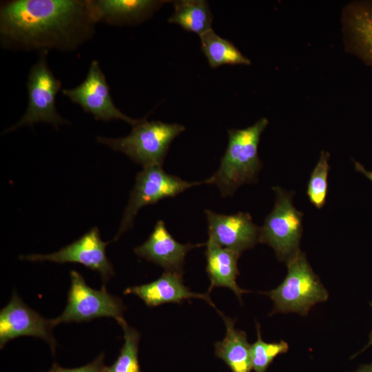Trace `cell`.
Segmentation results:
<instances>
[{
  "label": "cell",
  "instance_id": "6da1fadb",
  "mask_svg": "<svg viewBox=\"0 0 372 372\" xmlns=\"http://www.w3.org/2000/svg\"><path fill=\"white\" fill-rule=\"evenodd\" d=\"M87 0H11L1 3L0 43L8 50L72 52L94 34Z\"/></svg>",
  "mask_w": 372,
  "mask_h": 372
},
{
  "label": "cell",
  "instance_id": "7a4b0ae2",
  "mask_svg": "<svg viewBox=\"0 0 372 372\" xmlns=\"http://www.w3.org/2000/svg\"><path fill=\"white\" fill-rule=\"evenodd\" d=\"M269 124L261 118L244 129L228 130V144L217 171L205 180L216 185L222 196H231L241 185L256 182L262 166L258 155L261 135Z\"/></svg>",
  "mask_w": 372,
  "mask_h": 372
},
{
  "label": "cell",
  "instance_id": "3957f363",
  "mask_svg": "<svg viewBox=\"0 0 372 372\" xmlns=\"http://www.w3.org/2000/svg\"><path fill=\"white\" fill-rule=\"evenodd\" d=\"M185 130L180 124L141 118L127 136L117 138L98 136L96 141L125 154L143 167L162 166L171 143Z\"/></svg>",
  "mask_w": 372,
  "mask_h": 372
},
{
  "label": "cell",
  "instance_id": "277c9868",
  "mask_svg": "<svg viewBox=\"0 0 372 372\" xmlns=\"http://www.w3.org/2000/svg\"><path fill=\"white\" fill-rule=\"evenodd\" d=\"M287 266L288 272L282 282L263 293L273 302L271 315L292 312L306 316L316 304L326 301L329 293L302 251L289 260Z\"/></svg>",
  "mask_w": 372,
  "mask_h": 372
},
{
  "label": "cell",
  "instance_id": "5b68a950",
  "mask_svg": "<svg viewBox=\"0 0 372 372\" xmlns=\"http://www.w3.org/2000/svg\"><path fill=\"white\" fill-rule=\"evenodd\" d=\"M47 54V52H39L37 62L30 69L27 81L28 103L23 116L5 130L3 134L40 122L49 123L57 130L61 125L70 123L56 107V96L62 84L50 70Z\"/></svg>",
  "mask_w": 372,
  "mask_h": 372
},
{
  "label": "cell",
  "instance_id": "8992f818",
  "mask_svg": "<svg viewBox=\"0 0 372 372\" xmlns=\"http://www.w3.org/2000/svg\"><path fill=\"white\" fill-rule=\"evenodd\" d=\"M276 202L260 227L259 242L271 247L280 261L286 263L299 251L302 234V212L293 205V193L273 187Z\"/></svg>",
  "mask_w": 372,
  "mask_h": 372
},
{
  "label": "cell",
  "instance_id": "52a82bcc",
  "mask_svg": "<svg viewBox=\"0 0 372 372\" xmlns=\"http://www.w3.org/2000/svg\"><path fill=\"white\" fill-rule=\"evenodd\" d=\"M201 184H205L204 180L189 182L167 174L161 165L143 167L136 174L134 186L114 240H117L132 227L138 211L145 206L155 204L164 198L175 197L186 189Z\"/></svg>",
  "mask_w": 372,
  "mask_h": 372
},
{
  "label": "cell",
  "instance_id": "ba28073f",
  "mask_svg": "<svg viewBox=\"0 0 372 372\" xmlns=\"http://www.w3.org/2000/svg\"><path fill=\"white\" fill-rule=\"evenodd\" d=\"M68 301L62 313L54 318L56 324L62 322H87L101 317L115 319L121 325L125 320V307L120 298L110 293L103 286L100 289L89 287L76 271L70 272Z\"/></svg>",
  "mask_w": 372,
  "mask_h": 372
},
{
  "label": "cell",
  "instance_id": "9c48e42d",
  "mask_svg": "<svg viewBox=\"0 0 372 372\" xmlns=\"http://www.w3.org/2000/svg\"><path fill=\"white\" fill-rule=\"evenodd\" d=\"M62 94L80 105L85 112L91 114L96 120H121L132 126L141 121L127 116L114 105L105 75L97 60L90 63L82 83L74 88L62 90Z\"/></svg>",
  "mask_w": 372,
  "mask_h": 372
},
{
  "label": "cell",
  "instance_id": "30bf717a",
  "mask_svg": "<svg viewBox=\"0 0 372 372\" xmlns=\"http://www.w3.org/2000/svg\"><path fill=\"white\" fill-rule=\"evenodd\" d=\"M108 242L101 240L98 227H94L81 238L59 251L48 254L21 256L25 260L56 263H79L98 271L104 283L114 275L112 262L106 254Z\"/></svg>",
  "mask_w": 372,
  "mask_h": 372
},
{
  "label": "cell",
  "instance_id": "8fae6325",
  "mask_svg": "<svg viewBox=\"0 0 372 372\" xmlns=\"http://www.w3.org/2000/svg\"><path fill=\"white\" fill-rule=\"evenodd\" d=\"M55 326L54 319L45 318L29 307L14 291L0 311V347L18 337L33 336L45 341L54 354L57 343L52 329Z\"/></svg>",
  "mask_w": 372,
  "mask_h": 372
},
{
  "label": "cell",
  "instance_id": "7c38bea8",
  "mask_svg": "<svg viewBox=\"0 0 372 372\" xmlns=\"http://www.w3.org/2000/svg\"><path fill=\"white\" fill-rule=\"evenodd\" d=\"M345 52L372 66V0L347 3L340 15Z\"/></svg>",
  "mask_w": 372,
  "mask_h": 372
},
{
  "label": "cell",
  "instance_id": "4fadbf2b",
  "mask_svg": "<svg viewBox=\"0 0 372 372\" xmlns=\"http://www.w3.org/2000/svg\"><path fill=\"white\" fill-rule=\"evenodd\" d=\"M208 225V240L222 247L241 254L259 242L260 228L249 213L225 215L205 211Z\"/></svg>",
  "mask_w": 372,
  "mask_h": 372
},
{
  "label": "cell",
  "instance_id": "5bb4252c",
  "mask_svg": "<svg viewBox=\"0 0 372 372\" xmlns=\"http://www.w3.org/2000/svg\"><path fill=\"white\" fill-rule=\"evenodd\" d=\"M203 244H181L167 231L163 220H158L147 240L134 248L140 258L155 263L165 271L183 273V267L187 252Z\"/></svg>",
  "mask_w": 372,
  "mask_h": 372
},
{
  "label": "cell",
  "instance_id": "9a60e30c",
  "mask_svg": "<svg viewBox=\"0 0 372 372\" xmlns=\"http://www.w3.org/2000/svg\"><path fill=\"white\" fill-rule=\"evenodd\" d=\"M124 293L136 295L150 307L200 298L216 309L208 293H196L191 291L183 284V273L175 271H165L158 279L149 283L128 287Z\"/></svg>",
  "mask_w": 372,
  "mask_h": 372
},
{
  "label": "cell",
  "instance_id": "2e32d148",
  "mask_svg": "<svg viewBox=\"0 0 372 372\" xmlns=\"http://www.w3.org/2000/svg\"><path fill=\"white\" fill-rule=\"evenodd\" d=\"M96 23L111 25H134L148 19L167 1L87 0Z\"/></svg>",
  "mask_w": 372,
  "mask_h": 372
},
{
  "label": "cell",
  "instance_id": "e0dca14e",
  "mask_svg": "<svg viewBox=\"0 0 372 372\" xmlns=\"http://www.w3.org/2000/svg\"><path fill=\"white\" fill-rule=\"evenodd\" d=\"M205 245L206 271L210 280L207 293H210L214 287H227L234 291L241 301L242 293L247 292L236 282L237 276L240 273L238 260L241 254L222 247L209 240L207 241Z\"/></svg>",
  "mask_w": 372,
  "mask_h": 372
},
{
  "label": "cell",
  "instance_id": "ac0fdd59",
  "mask_svg": "<svg viewBox=\"0 0 372 372\" xmlns=\"http://www.w3.org/2000/svg\"><path fill=\"white\" fill-rule=\"evenodd\" d=\"M217 311L225 322L226 334L221 341L214 344L216 356L222 360L231 372H251V345L247 333L235 327L233 319L225 316L218 309Z\"/></svg>",
  "mask_w": 372,
  "mask_h": 372
},
{
  "label": "cell",
  "instance_id": "d6986e66",
  "mask_svg": "<svg viewBox=\"0 0 372 372\" xmlns=\"http://www.w3.org/2000/svg\"><path fill=\"white\" fill-rule=\"evenodd\" d=\"M173 4L174 12L168 22L178 24L200 37L212 30L213 16L206 1L178 0L173 1Z\"/></svg>",
  "mask_w": 372,
  "mask_h": 372
},
{
  "label": "cell",
  "instance_id": "ffe728a7",
  "mask_svg": "<svg viewBox=\"0 0 372 372\" xmlns=\"http://www.w3.org/2000/svg\"><path fill=\"white\" fill-rule=\"evenodd\" d=\"M200 37L201 50L205 55L209 65L216 68L224 65H249L251 61L231 41L222 38L213 30Z\"/></svg>",
  "mask_w": 372,
  "mask_h": 372
},
{
  "label": "cell",
  "instance_id": "44dd1931",
  "mask_svg": "<svg viewBox=\"0 0 372 372\" xmlns=\"http://www.w3.org/2000/svg\"><path fill=\"white\" fill-rule=\"evenodd\" d=\"M121 326L124 343L116 361L111 366H105L103 372H141L138 357L141 334L125 321Z\"/></svg>",
  "mask_w": 372,
  "mask_h": 372
},
{
  "label": "cell",
  "instance_id": "7402d4cb",
  "mask_svg": "<svg viewBox=\"0 0 372 372\" xmlns=\"http://www.w3.org/2000/svg\"><path fill=\"white\" fill-rule=\"evenodd\" d=\"M330 154L322 150L319 160L313 169L307 185V194L309 200L316 208L321 209L326 203L328 190V174Z\"/></svg>",
  "mask_w": 372,
  "mask_h": 372
},
{
  "label": "cell",
  "instance_id": "603a6c76",
  "mask_svg": "<svg viewBox=\"0 0 372 372\" xmlns=\"http://www.w3.org/2000/svg\"><path fill=\"white\" fill-rule=\"evenodd\" d=\"M256 329L257 340L251 345V366L255 372H266L278 355L287 352L289 344L283 340L266 342L261 338L259 324Z\"/></svg>",
  "mask_w": 372,
  "mask_h": 372
},
{
  "label": "cell",
  "instance_id": "cb8c5ba5",
  "mask_svg": "<svg viewBox=\"0 0 372 372\" xmlns=\"http://www.w3.org/2000/svg\"><path fill=\"white\" fill-rule=\"evenodd\" d=\"M104 353L98 355L92 362L81 367L74 369H67L60 366L56 363H54L52 368L47 372H103L105 367Z\"/></svg>",
  "mask_w": 372,
  "mask_h": 372
},
{
  "label": "cell",
  "instance_id": "d4e9b609",
  "mask_svg": "<svg viewBox=\"0 0 372 372\" xmlns=\"http://www.w3.org/2000/svg\"><path fill=\"white\" fill-rule=\"evenodd\" d=\"M355 169L363 174L367 178L372 182V171H368L359 162L354 161Z\"/></svg>",
  "mask_w": 372,
  "mask_h": 372
},
{
  "label": "cell",
  "instance_id": "484cf974",
  "mask_svg": "<svg viewBox=\"0 0 372 372\" xmlns=\"http://www.w3.org/2000/svg\"><path fill=\"white\" fill-rule=\"evenodd\" d=\"M354 372H372V362L361 364Z\"/></svg>",
  "mask_w": 372,
  "mask_h": 372
},
{
  "label": "cell",
  "instance_id": "4316f807",
  "mask_svg": "<svg viewBox=\"0 0 372 372\" xmlns=\"http://www.w3.org/2000/svg\"><path fill=\"white\" fill-rule=\"evenodd\" d=\"M370 305L372 307V300L370 302ZM371 345H372V331H371L369 334V340L368 344L360 351V352L364 351L366 349L371 347Z\"/></svg>",
  "mask_w": 372,
  "mask_h": 372
}]
</instances>
